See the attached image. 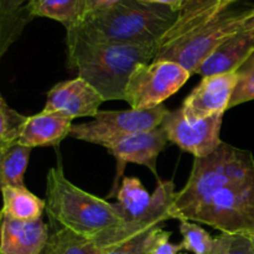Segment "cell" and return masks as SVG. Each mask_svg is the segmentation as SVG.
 Returning <instances> with one entry per match:
<instances>
[{
    "instance_id": "cell-1",
    "label": "cell",
    "mask_w": 254,
    "mask_h": 254,
    "mask_svg": "<svg viewBox=\"0 0 254 254\" xmlns=\"http://www.w3.org/2000/svg\"><path fill=\"white\" fill-rule=\"evenodd\" d=\"M45 201L52 221L61 228L94 241L106 252L151 228L143 221L127 220L118 203H109L73 185L64 175L60 160L47 173Z\"/></svg>"
},
{
    "instance_id": "cell-2",
    "label": "cell",
    "mask_w": 254,
    "mask_h": 254,
    "mask_svg": "<svg viewBox=\"0 0 254 254\" xmlns=\"http://www.w3.org/2000/svg\"><path fill=\"white\" fill-rule=\"evenodd\" d=\"M253 15L254 4L185 0L154 61L175 62L196 74L203 61Z\"/></svg>"
},
{
    "instance_id": "cell-3",
    "label": "cell",
    "mask_w": 254,
    "mask_h": 254,
    "mask_svg": "<svg viewBox=\"0 0 254 254\" xmlns=\"http://www.w3.org/2000/svg\"><path fill=\"white\" fill-rule=\"evenodd\" d=\"M66 45L69 69L93 86L106 102L124 101L131 73L154 61L163 39L148 45L99 44L67 34Z\"/></svg>"
},
{
    "instance_id": "cell-4",
    "label": "cell",
    "mask_w": 254,
    "mask_h": 254,
    "mask_svg": "<svg viewBox=\"0 0 254 254\" xmlns=\"http://www.w3.org/2000/svg\"><path fill=\"white\" fill-rule=\"evenodd\" d=\"M180 10L139 0H119L104 9L94 10L86 21L67 34L89 42L148 45L158 42L178 20Z\"/></svg>"
},
{
    "instance_id": "cell-5",
    "label": "cell",
    "mask_w": 254,
    "mask_h": 254,
    "mask_svg": "<svg viewBox=\"0 0 254 254\" xmlns=\"http://www.w3.org/2000/svg\"><path fill=\"white\" fill-rule=\"evenodd\" d=\"M253 176V154L222 141L210 155L195 158L188 183L176 192L170 218L189 221L192 213L218 191Z\"/></svg>"
},
{
    "instance_id": "cell-6",
    "label": "cell",
    "mask_w": 254,
    "mask_h": 254,
    "mask_svg": "<svg viewBox=\"0 0 254 254\" xmlns=\"http://www.w3.org/2000/svg\"><path fill=\"white\" fill-rule=\"evenodd\" d=\"M189 221L221 233L254 236V176L218 191Z\"/></svg>"
},
{
    "instance_id": "cell-7",
    "label": "cell",
    "mask_w": 254,
    "mask_h": 254,
    "mask_svg": "<svg viewBox=\"0 0 254 254\" xmlns=\"http://www.w3.org/2000/svg\"><path fill=\"white\" fill-rule=\"evenodd\" d=\"M169 112L164 104L145 111H99L93 121L73 124L69 136L107 149L121 139L160 127Z\"/></svg>"
},
{
    "instance_id": "cell-8",
    "label": "cell",
    "mask_w": 254,
    "mask_h": 254,
    "mask_svg": "<svg viewBox=\"0 0 254 254\" xmlns=\"http://www.w3.org/2000/svg\"><path fill=\"white\" fill-rule=\"evenodd\" d=\"M191 72L171 61H153L141 64L131 73L124 101L131 109L145 111L161 106L189 81Z\"/></svg>"
},
{
    "instance_id": "cell-9",
    "label": "cell",
    "mask_w": 254,
    "mask_h": 254,
    "mask_svg": "<svg viewBox=\"0 0 254 254\" xmlns=\"http://www.w3.org/2000/svg\"><path fill=\"white\" fill-rule=\"evenodd\" d=\"M222 121L223 113L202 121L190 122L184 114L183 108H179L166 114L161 127L166 131L169 141L195 158H203L222 144L220 136Z\"/></svg>"
},
{
    "instance_id": "cell-10",
    "label": "cell",
    "mask_w": 254,
    "mask_h": 254,
    "mask_svg": "<svg viewBox=\"0 0 254 254\" xmlns=\"http://www.w3.org/2000/svg\"><path fill=\"white\" fill-rule=\"evenodd\" d=\"M168 141L166 131L160 126L151 130L140 131V133L129 135L109 145L107 150L117 161L116 179H114L113 189L109 196L112 197L118 193L119 179L124 178V169L129 163L145 166L159 180L156 161H158L159 154L166 148Z\"/></svg>"
},
{
    "instance_id": "cell-11",
    "label": "cell",
    "mask_w": 254,
    "mask_h": 254,
    "mask_svg": "<svg viewBox=\"0 0 254 254\" xmlns=\"http://www.w3.org/2000/svg\"><path fill=\"white\" fill-rule=\"evenodd\" d=\"M237 79V71L202 77L181 106L188 121L198 122L216 114H225Z\"/></svg>"
},
{
    "instance_id": "cell-12",
    "label": "cell",
    "mask_w": 254,
    "mask_h": 254,
    "mask_svg": "<svg viewBox=\"0 0 254 254\" xmlns=\"http://www.w3.org/2000/svg\"><path fill=\"white\" fill-rule=\"evenodd\" d=\"M106 102L93 86L81 77L60 82L46 93L44 111L59 112L72 121L82 117H96Z\"/></svg>"
},
{
    "instance_id": "cell-13",
    "label": "cell",
    "mask_w": 254,
    "mask_h": 254,
    "mask_svg": "<svg viewBox=\"0 0 254 254\" xmlns=\"http://www.w3.org/2000/svg\"><path fill=\"white\" fill-rule=\"evenodd\" d=\"M250 20L240 31L223 41L203 61L196 74L207 77L235 72L240 68L254 51V25L251 24Z\"/></svg>"
},
{
    "instance_id": "cell-14",
    "label": "cell",
    "mask_w": 254,
    "mask_h": 254,
    "mask_svg": "<svg viewBox=\"0 0 254 254\" xmlns=\"http://www.w3.org/2000/svg\"><path fill=\"white\" fill-rule=\"evenodd\" d=\"M50 240L42 218L17 221L1 216L0 254H41Z\"/></svg>"
},
{
    "instance_id": "cell-15",
    "label": "cell",
    "mask_w": 254,
    "mask_h": 254,
    "mask_svg": "<svg viewBox=\"0 0 254 254\" xmlns=\"http://www.w3.org/2000/svg\"><path fill=\"white\" fill-rule=\"evenodd\" d=\"M72 119L59 112L42 111L29 117L17 143L30 148L57 146L71 134Z\"/></svg>"
},
{
    "instance_id": "cell-16",
    "label": "cell",
    "mask_w": 254,
    "mask_h": 254,
    "mask_svg": "<svg viewBox=\"0 0 254 254\" xmlns=\"http://www.w3.org/2000/svg\"><path fill=\"white\" fill-rule=\"evenodd\" d=\"M27 7L34 17L61 22L66 31L81 26L92 12L91 0H30Z\"/></svg>"
},
{
    "instance_id": "cell-17",
    "label": "cell",
    "mask_w": 254,
    "mask_h": 254,
    "mask_svg": "<svg viewBox=\"0 0 254 254\" xmlns=\"http://www.w3.org/2000/svg\"><path fill=\"white\" fill-rule=\"evenodd\" d=\"M30 0H0V57L4 56L22 30L34 19L27 4Z\"/></svg>"
},
{
    "instance_id": "cell-18",
    "label": "cell",
    "mask_w": 254,
    "mask_h": 254,
    "mask_svg": "<svg viewBox=\"0 0 254 254\" xmlns=\"http://www.w3.org/2000/svg\"><path fill=\"white\" fill-rule=\"evenodd\" d=\"M1 192L4 200L1 216L17 221H36L42 218V213L46 210V201L37 197L27 190L26 186H7L1 189Z\"/></svg>"
},
{
    "instance_id": "cell-19",
    "label": "cell",
    "mask_w": 254,
    "mask_h": 254,
    "mask_svg": "<svg viewBox=\"0 0 254 254\" xmlns=\"http://www.w3.org/2000/svg\"><path fill=\"white\" fill-rule=\"evenodd\" d=\"M116 197L128 221L141 220L148 215L153 203V195L146 191L139 179L133 176H124Z\"/></svg>"
},
{
    "instance_id": "cell-20",
    "label": "cell",
    "mask_w": 254,
    "mask_h": 254,
    "mask_svg": "<svg viewBox=\"0 0 254 254\" xmlns=\"http://www.w3.org/2000/svg\"><path fill=\"white\" fill-rule=\"evenodd\" d=\"M32 148L16 143L0 154V188H24V176Z\"/></svg>"
},
{
    "instance_id": "cell-21",
    "label": "cell",
    "mask_w": 254,
    "mask_h": 254,
    "mask_svg": "<svg viewBox=\"0 0 254 254\" xmlns=\"http://www.w3.org/2000/svg\"><path fill=\"white\" fill-rule=\"evenodd\" d=\"M41 254H107V252L94 241L60 228L50 236L46 248Z\"/></svg>"
},
{
    "instance_id": "cell-22",
    "label": "cell",
    "mask_w": 254,
    "mask_h": 254,
    "mask_svg": "<svg viewBox=\"0 0 254 254\" xmlns=\"http://www.w3.org/2000/svg\"><path fill=\"white\" fill-rule=\"evenodd\" d=\"M27 119L29 117L10 108L4 97L0 96V154L19 141Z\"/></svg>"
},
{
    "instance_id": "cell-23",
    "label": "cell",
    "mask_w": 254,
    "mask_h": 254,
    "mask_svg": "<svg viewBox=\"0 0 254 254\" xmlns=\"http://www.w3.org/2000/svg\"><path fill=\"white\" fill-rule=\"evenodd\" d=\"M179 227L183 235V242L180 245L184 251L192 254H211L215 237L200 227V223L184 220L180 221Z\"/></svg>"
},
{
    "instance_id": "cell-24",
    "label": "cell",
    "mask_w": 254,
    "mask_h": 254,
    "mask_svg": "<svg viewBox=\"0 0 254 254\" xmlns=\"http://www.w3.org/2000/svg\"><path fill=\"white\" fill-rule=\"evenodd\" d=\"M237 84L233 91L228 109L254 101V51L237 69Z\"/></svg>"
},
{
    "instance_id": "cell-25",
    "label": "cell",
    "mask_w": 254,
    "mask_h": 254,
    "mask_svg": "<svg viewBox=\"0 0 254 254\" xmlns=\"http://www.w3.org/2000/svg\"><path fill=\"white\" fill-rule=\"evenodd\" d=\"M160 230L161 226L149 228V230L124 241L121 245L116 246L111 251H108L107 254H150Z\"/></svg>"
},
{
    "instance_id": "cell-26",
    "label": "cell",
    "mask_w": 254,
    "mask_h": 254,
    "mask_svg": "<svg viewBox=\"0 0 254 254\" xmlns=\"http://www.w3.org/2000/svg\"><path fill=\"white\" fill-rule=\"evenodd\" d=\"M211 254H254L252 238L248 235L221 233L215 237Z\"/></svg>"
},
{
    "instance_id": "cell-27",
    "label": "cell",
    "mask_w": 254,
    "mask_h": 254,
    "mask_svg": "<svg viewBox=\"0 0 254 254\" xmlns=\"http://www.w3.org/2000/svg\"><path fill=\"white\" fill-rule=\"evenodd\" d=\"M170 237L171 233L161 228L150 254H186L183 252L184 250L181 245H175L171 242Z\"/></svg>"
},
{
    "instance_id": "cell-28",
    "label": "cell",
    "mask_w": 254,
    "mask_h": 254,
    "mask_svg": "<svg viewBox=\"0 0 254 254\" xmlns=\"http://www.w3.org/2000/svg\"><path fill=\"white\" fill-rule=\"evenodd\" d=\"M139 1L150 2V4L165 5V6H170L175 10H180L185 0H139Z\"/></svg>"
},
{
    "instance_id": "cell-29",
    "label": "cell",
    "mask_w": 254,
    "mask_h": 254,
    "mask_svg": "<svg viewBox=\"0 0 254 254\" xmlns=\"http://www.w3.org/2000/svg\"><path fill=\"white\" fill-rule=\"evenodd\" d=\"M117 1H119V0H91L92 11H94V10L104 9V7H108L111 6V5L116 4Z\"/></svg>"
},
{
    "instance_id": "cell-30",
    "label": "cell",
    "mask_w": 254,
    "mask_h": 254,
    "mask_svg": "<svg viewBox=\"0 0 254 254\" xmlns=\"http://www.w3.org/2000/svg\"><path fill=\"white\" fill-rule=\"evenodd\" d=\"M217 1L231 2V4H237V2H243V1H245V0H217Z\"/></svg>"
},
{
    "instance_id": "cell-31",
    "label": "cell",
    "mask_w": 254,
    "mask_h": 254,
    "mask_svg": "<svg viewBox=\"0 0 254 254\" xmlns=\"http://www.w3.org/2000/svg\"><path fill=\"white\" fill-rule=\"evenodd\" d=\"M250 22H251V24H253V25H254V15H253V16H252V17H251Z\"/></svg>"
},
{
    "instance_id": "cell-32",
    "label": "cell",
    "mask_w": 254,
    "mask_h": 254,
    "mask_svg": "<svg viewBox=\"0 0 254 254\" xmlns=\"http://www.w3.org/2000/svg\"><path fill=\"white\" fill-rule=\"evenodd\" d=\"M251 238H252V243H253V248H254V236H251Z\"/></svg>"
}]
</instances>
